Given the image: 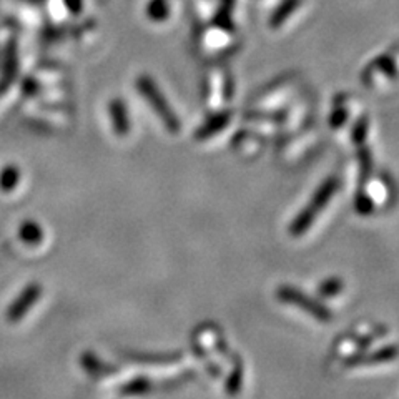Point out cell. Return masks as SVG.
I'll return each instance as SVG.
<instances>
[{"label": "cell", "mask_w": 399, "mask_h": 399, "mask_svg": "<svg viewBox=\"0 0 399 399\" xmlns=\"http://www.w3.org/2000/svg\"><path fill=\"white\" fill-rule=\"evenodd\" d=\"M19 67V57H17V42L12 38L7 45L5 50V58H4V70H2V82L7 85L12 82V78L17 73Z\"/></svg>", "instance_id": "1"}, {"label": "cell", "mask_w": 399, "mask_h": 399, "mask_svg": "<svg viewBox=\"0 0 399 399\" xmlns=\"http://www.w3.org/2000/svg\"><path fill=\"white\" fill-rule=\"evenodd\" d=\"M63 2H65V5H67V9L72 14L77 15V14L82 12V7H83L82 0H63Z\"/></svg>", "instance_id": "2"}]
</instances>
